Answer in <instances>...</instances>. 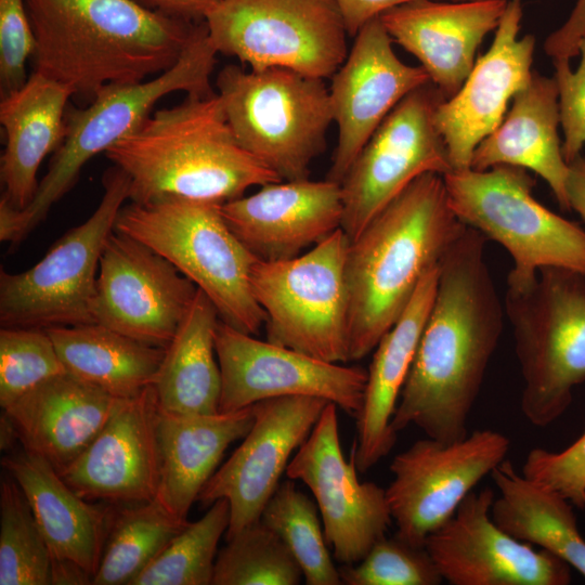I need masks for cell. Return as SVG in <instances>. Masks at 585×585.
Here are the masks:
<instances>
[{"label":"cell","instance_id":"1","mask_svg":"<svg viewBox=\"0 0 585 585\" xmlns=\"http://www.w3.org/2000/svg\"><path fill=\"white\" fill-rule=\"evenodd\" d=\"M486 237L467 226L439 264L431 310L392 418L442 442L468 419L504 329L505 309L485 259Z\"/></svg>","mask_w":585,"mask_h":585},{"label":"cell","instance_id":"2","mask_svg":"<svg viewBox=\"0 0 585 585\" xmlns=\"http://www.w3.org/2000/svg\"><path fill=\"white\" fill-rule=\"evenodd\" d=\"M25 3L36 37L34 72L89 102L106 86L141 82L171 68L199 25L134 0Z\"/></svg>","mask_w":585,"mask_h":585},{"label":"cell","instance_id":"3","mask_svg":"<svg viewBox=\"0 0 585 585\" xmlns=\"http://www.w3.org/2000/svg\"><path fill=\"white\" fill-rule=\"evenodd\" d=\"M466 227L450 207L443 176L428 172L350 240L344 264L350 361L374 351L424 275Z\"/></svg>","mask_w":585,"mask_h":585},{"label":"cell","instance_id":"4","mask_svg":"<svg viewBox=\"0 0 585 585\" xmlns=\"http://www.w3.org/2000/svg\"><path fill=\"white\" fill-rule=\"evenodd\" d=\"M129 178V199L182 197L220 204L282 181L237 142L217 92L186 94L105 152Z\"/></svg>","mask_w":585,"mask_h":585},{"label":"cell","instance_id":"5","mask_svg":"<svg viewBox=\"0 0 585 585\" xmlns=\"http://www.w3.org/2000/svg\"><path fill=\"white\" fill-rule=\"evenodd\" d=\"M115 231L170 261L206 294L222 322L250 335L265 323L250 285L259 259L230 229L220 203L182 197L131 202L120 209Z\"/></svg>","mask_w":585,"mask_h":585},{"label":"cell","instance_id":"6","mask_svg":"<svg viewBox=\"0 0 585 585\" xmlns=\"http://www.w3.org/2000/svg\"><path fill=\"white\" fill-rule=\"evenodd\" d=\"M504 309L523 379L521 412L547 427L585 382V274L542 268L531 283L507 285Z\"/></svg>","mask_w":585,"mask_h":585},{"label":"cell","instance_id":"7","mask_svg":"<svg viewBox=\"0 0 585 585\" xmlns=\"http://www.w3.org/2000/svg\"><path fill=\"white\" fill-rule=\"evenodd\" d=\"M205 21L199 23L179 61L150 80L109 84L88 106L66 110V132L31 203L14 209L12 230L18 244L76 183L82 167L95 155L134 132L152 114L155 104L177 91L186 94L213 92L210 76L217 63Z\"/></svg>","mask_w":585,"mask_h":585},{"label":"cell","instance_id":"8","mask_svg":"<svg viewBox=\"0 0 585 585\" xmlns=\"http://www.w3.org/2000/svg\"><path fill=\"white\" fill-rule=\"evenodd\" d=\"M325 79L285 67L245 70L234 64L216 87L239 145L281 180L307 179L326 148L334 121Z\"/></svg>","mask_w":585,"mask_h":585},{"label":"cell","instance_id":"9","mask_svg":"<svg viewBox=\"0 0 585 585\" xmlns=\"http://www.w3.org/2000/svg\"><path fill=\"white\" fill-rule=\"evenodd\" d=\"M443 180L456 217L511 256L508 285H526L546 266L585 274V231L534 198L535 180L526 169L469 168L451 171Z\"/></svg>","mask_w":585,"mask_h":585},{"label":"cell","instance_id":"10","mask_svg":"<svg viewBox=\"0 0 585 585\" xmlns=\"http://www.w3.org/2000/svg\"><path fill=\"white\" fill-rule=\"evenodd\" d=\"M338 229L295 258L258 260L252 294L265 314L266 340L330 363L349 359V246Z\"/></svg>","mask_w":585,"mask_h":585},{"label":"cell","instance_id":"11","mask_svg":"<svg viewBox=\"0 0 585 585\" xmlns=\"http://www.w3.org/2000/svg\"><path fill=\"white\" fill-rule=\"evenodd\" d=\"M103 196L92 214L57 239L35 265L0 272L1 327L47 329L94 323L100 258L115 230L129 178L118 167L102 177Z\"/></svg>","mask_w":585,"mask_h":585},{"label":"cell","instance_id":"12","mask_svg":"<svg viewBox=\"0 0 585 585\" xmlns=\"http://www.w3.org/2000/svg\"><path fill=\"white\" fill-rule=\"evenodd\" d=\"M205 23L217 53L253 70L285 67L326 79L348 55L335 0H218Z\"/></svg>","mask_w":585,"mask_h":585},{"label":"cell","instance_id":"13","mask_svg":"<svg viewBox=\"0 0 585 585\" xmlns=\"http://www.w3.org/2000/svg\"><path fill=\"white\" fill-rule=\"evenodd\" d=\"M445 100L428 83L408 93L388 114L340 182L341 230L349 240L418 177L444 176L452 166L434 113Z\"/></svg>","mask_w":585,"mask_h":585},{"label":"cell","instance_id":"14","mask_svg":"<svg viewBox=\"0 0 585 585\" xmlns=\"http://www.w3.org/2000/svg\"><path fill=\"white\" fill-rule=\"evenodd\" d=\"M509 448L504 433L481 429L453 442L427 437L396 454L389 467L393 479L386 489L395 535L425 547L427 536L491 474Z\"/></svg>","mask_w":585,"mask_h":585},{"label":"cell","instance_id":"15","mask_svg":"<svg viewBox=\"0 0 585 585\" xmlns=\"http://www.w3.org/2000/svg\"><path fill=\"white\" fill-rule=\"evenodd\" d=\"M253 336L221 320L217 325L220 413L272 398L306 395L325 399L356 417L364 400L367 370L326 362Z\"/></svg>","mask_w":585,"mask_h":585},{"label":"cell","instance_id":"16","mask_svg":"<svg viewBox=\"0 0 585 585\" xmlns=\"http://www.w3.org/2000/svg\"><path fill=\"white\" fill-rule=\"evenodd\" d=\"M337 405L328 402L307 440L291 457L286 476L303 482L314 496L328 546L341 564L361 561L387 536L392 517L386 489L360 482L355 444L341 451Z\"/></svg>","mask_w":585,"mask_h":585},{"label":"cell","instance_id":"17","mask_svg":"<svg viewBox=\"0 0 585 585\" xmlns=\"http://www.w3.org/2000/svg\"><path fill=\"white\" fill-rule=\"evenodd\" d=\"M198 287L145 244L114 230L100 258L94 323L166 348Z\"/></svg>","mask_w":585,"mask_h":585},{"label":"cell","instance_id":"18","mask_svg":"<svg viewBox=\"0 0 585 585\" xmlns=\"http://www.w3.org/2000/svg\"><path fill=\"white\" fill-rule=\"evenodd\" d=\"M329 401L306 395L263 400L253 404L255 420L231 457L214 471L197 502L210 506L220 498L230 505L226 540L258 521Z\"/></svg>","mask_w":585,"mask_h":585},{"label":"cell","instance_id":"19","mask_svg":"<svg viewBox=\"0 0 585 585\" xmlns=\"http://www.w3.org/2000/svg\"><path fill=\"white\" fill-rule=\"evenodd\" d=\"M490 487L471 491L432 531L425 548L451 585H567L571 567L503 531L491 517Z\"/></svg>","mask_w":585,"mask_h":585},{"label":"cell","instance_id":"20","mask_svg":"<svg viewBox=\"0 0 585 585\" xmlns=\"http://www.w3.org/2000/svg\"><path fill=\"white\" fill-rule=\"evenodd\" d=\"M380 17L354 37L344 62L332 77L329 98L338 143L326 179L340 184L349 168L388 114L415 89L427 72L402 62Z\"/></svg>","mask_w":585,"mask_h":585},{"label":"cell","instance_id":"21","mask_svg":"<svg viewBox=\"0 0 585 585\" xmlns=\"http://www.w3.org/2000/svg\"><path fill=\"white\" fill-rule=\"evenodd\" d=\"M521 0H508L489 50L480 56L460 89L434 113L452 171L471 167L478 144L503 121L508 104L532 77L535 37H519Z\"/></svg>","mask_w":585,"mask_h":585},{"label":"cell","instance_id":"22","mask_svg":"<svg viewBox=\"0 0 585 585\" xmlns=\"http://www.w3.org/2000/svg\"><path fill=\"white\" fill-rule=\"evenodd\" d=\"M159 418L152 385L127 399L60 476L88 500L133 505L154 499L160 481Z\"/></svg>","mask_w":585,"mask_h":585},{"label":"cell","instance_id":"23","mask_svg":"<svg viewBox=\"0 0 585 585\" xmlns=\"http://www.w3.org/2000/svg\"><path fill=\"white\" fill-rule=\"evenodd\" d=\"M259 187L221 204L230 229L259 260L295 258L341 229L339 183L307 178Z\"/></svg>","mask_w":585,"mask_h":585},{"label":"cell","instance_id":"24","mask_svg":"<svg viewBox=\"0 0 585 585\" xmlns=\"http://www.w3.org/2000/svg\"><path fill=\"white\" fill-rule=\"evenodd\" d=\"M507 2L414 0L379 17L393 42L419 61L446 100L470 74L478 48L497 28Z\"/></svg>","mask_w":585,"mask_h":585},{"label":"cell","instance_id":"25","mask_svg":"<svg viewBox=\"0 0 585 585\" xmlns=\"http://www.w3.org/2000/svg\"><path fill=\"white\" fill-rule=\"evenodd\" d=\"M126 400L65 373L22 395L3 414L22 447L60 472L88 447Z\"/></svg>","mask_w":585,"mask_h":585},{"label":"cell","instance_id":"26","mask_svg":"<svg viewBox=\"0 0 585 585\" xmlns=\"http://www.w3.org/2000/svg\"><path fill=\"white\" fill-rule=\"evenodd\" d=\"M439 264L424 275L402 315L374 349L363 404L355 417V463L361 472L395 444L398 433L391 422L433 303Z\"/></svg>","mask_w":585,"mask_h":585},{"label":"cell","instance_id":"27","mask_svg":"<svg viewBox=\"0 0 585 585\" xmlns=\"http://www.w3.org/2000/svg\"><path fill=\"white\" fill-rule=\"evenodd\" d=\"M1 465L25 494L52 558L75 562L94 578L115 509L89 503L48 460L23 447Z\"/></svg>","mask_w":585,"mask_h":585},{"label":"cell","instance_id":"28","mask_svg":"<svg viewBox=\"0 0 585 585\" xmlns=\"http://www.w3.org/2000/svg\"><path fill=\"white\" fill-rule=\"evenodd\" d=\"M559 125L556 80L533 72L499 126L476 147L470 168L482 171L509 165L531 170L547 182L560 208L569 210V164L562 154Z\"/></svg>","mask_w":585,"mask_h":585},{"label":"cell","instance_id":"29","mask_svg":"<svg viewBox=\"0 0 585 585\" xmlns=\"http://www.w3.org/2000/svg\"><path fill=\"white\" fill-rule=\"evenodd\" d=\"M72 96L68 87L34 72L20 89L1 98L0 122L5 135L2 196L16 209L31 203L41 162L65 138L66 105Z\"/></svg>","mask_w":585,"mask_h":585},{"label":"cell","instance_id":"30","mask_svg":"<svg viewBox=\"0 0 585 585\" xmlns=\"http://www.w3.org/2000/svg\"><path fill=\"white\" fill-rule=\"evenodd\" d=\"M253 420V405L208 415L160 411V481L156 498L171 514L187 520L193 503L217 470L225 450L247 434Z\"/></svg>","mask_w":585,"mask_h":585},{"label":"cell","instance_id":"31","mask_svg":"<svg viewBox=\"0 0 585 585\" xmlns=\"http://www.w3.org/2000/svg\"><path fill=\"white\" fill-rule=\"evenodd\" d=\"M219 321L216 307L198 288L179 329L165 348L153 385L162 413H219L221 372L214 344Z\"/></svg>","mask_w":585,"mask_h":585},{"label":"cell","instance_id":"32","mask_svg":"<svg viewBox=\"0 0 585 585\" xmlns=\"http://www.w3.org/2000/svg\"><path fill=\"white\" fill-rule=\"evenodd\" d=\"M490 476L499 492L491 507L493 521L514 538L564 560L585 577V540L577 526L574 505L519 473L507 458Z\"/></svg>","mask_w":585,"mask_h":585},{"label":"cell","instance_id":"33","mask_svg":"<svg viewBox=\"0 0 585 585\" xmlns=\"http://www.w3.org/2000/svg\"><path fill=\"white\" fill-rule=\"evenodd\" d=\"M46 330L67 373L120 399L154 385L165 353L98 323Z\"/></svg>","mask_w":585,"mask_h":585},{"label":"cell","instance_id":"34","mask_svg":"<svg viewBox=\"0 0 585 585\" xmlns=\"http://www.w3.org/2000/svg\"><path fill=\"white\" fill-rule=\"evenodd\" d=\"M187 523L156 497L115 510L92 585H131Z\"/></svg>","mask_w":585,"mask_h":585},{"label":"cell","instance_id":"35","mask_svg":"<svg viewBox=\"0 0 585 585\" xmlns=\"http://www.w3.org/2000/svg\"><path fill=\"white\" fill-rule=\"evenodd\" d=\"M318 514L316 503L289 479L278 484L260 520L286 544L308 585H339Z\"/></svg>","mask_w":585,"mask_h":585},{"label":"cell","instance_id":"36","mask_svg":"<svg viewBox=\"0 0 585 585\" xmlns=\"http://www.w3.org/2000/svg\"><path fill=\"white\" fill-rule=\"evenodd\" d=\"M229 523V502L220 498L188 522L131 585H212L218 544Z\"/></svg>","mask_w":585,"mask_h":585},{"label":"cell","instance_id":"37","mask_svg":"<svg viewBox=\"0 0 585 585\" xmlns=\"http://www.w3.org/2000/svg\"><path fill=\"white\" fill-rule=\"evenodd\" d=\"M0 585H52V554L18 483H0Z\"/></svg>","mask_w":585,"mask_h":585},{"label":"cell","instance_id":"38","mask_svg":"<svg viewBox=\"0 0 585 585\" xmlns=\"http://www.w3.org/2000/svg\"><path fill=\"white\" fill-rule=\"evenodd\" d=\"M212 585H297L302 571L283 540L260 519L226 540Z\"/></svg>","mask_w":585,"mask_h":585},{"label":"cell","instance_id":"39","mask_svg":"<svg viewBox=\"0 0 585 585\" xmlns=\"http://www.w3.org/2000/svg\"><path fill=\"white\" fill-rule=\"evenodd\" d=\"M67 373L46 329L1 327L0 406L2 410L46 380Z\"/></svg>","mask_w":585,"mask_h":585},{"label":"cell","instance_id":"40","mask_svg":"<svg viewBox=\"0 0 585 585\" xmlns=\"http://www.w3.org/2000/svg\"><path fill=\"white\" fill-rule=\"evenodd\" d=\"M346 585H438L443 578L425 547L385 536L358 563L338 568Z\"/></svg>","mask_w":585,"mask_h":585},{"label":"cell","instance_id":"41","mask_svg":"<svg viewBox=\"0 0 585 585\" xmlns=\"http://www.w3.org/2000/svg\"><path fill=\"white\" fill-rule=\"evenodd\" d=\"M521 472L585 509V432L560 452L532 448Z\"/></svg>","mask_w":585,"mask_h":585},{"label":"cell","instance_id":"42","mask_svg":"<svg viewBox=\"0 0 585 585\" xmlns=\"http://www.w3.org/2000/svg\"><path fill=\"white\" fill-rule=\"evenodd\" d=\"M35 50L36 37L25 0H0L1 98L27 81L26 63Z\"/></svg>","mask_w":585,"mask_h":585},{"label":"cell","instance_id":"43","mask_svg":"<svg viewBox=\"0 0 585 585\" xmlns=\"http://www.w3.org/2000/svg\"><path fill=\"white\" fill-rule=\"evenodd\" d=\"M580 64L571 70L569 60H552L558 88L559 118L564 139L562 154L570 164L585 144V38L580 43Z\"/></svg>","mask_w":585,"mask_h":585},{"label":"cell","instance_id":"44","mask_svg":"<svg viewBox=\"0 0 585 585\" xmlns=\"http://www.w3.org/2000/svg\"><path fill=\"white\" fill-rule=\"evenodd\" d=\"M585 38V0H576L566 23L552 31L544 42V51L552 60H571L578 55Z\"/></svg>","mask_w":585,"mask_h":585},{"label":"cell","instance_id":"45","mask_svg":"<svg viewBox=\"0 0 585 585\" xmlns=\"http://www.w3.org/2000/svg\"><path fill=\"white\" fill-rule=\"evenodd\" d=\"M410 1L414 0H335L347 32L353 38L369 21Z\"/></svg>","mask_w":585,"mask_h":585},{"label":"cell","instance_id":"46","mask_svg":"<svg viewBox=\"0 0 585 585\" xmlns=\"http://www.w3.org/2000/svg\"><path fill=\"white\" fill-rule=\"evenodd\" d=\"M143 8L190 23H200L218 0H134Z\"/></svg>","mask_w":585,"mask_h":585},{"label":"cell","instance_id":"47","mask_svg":"<svg viewBox=\"0 0 585 585\" xmlns=\"http://www.w3.org/2000/svg\"><path fill=\"white\" fill-rule=\"evenodd\" d=\"M566 194L569 210L576 211L585 221V157L582 155L569 164Z\"/></svg>","mask_w":585,"mask_h":585},{"label":"cell","instance_id":"48","mask_svg":"<svg viewBox=\"0 0 585 585\" xmlns=\"http://www.w3.org/2000/svg\"><path fill=\"white\" fill-rule=\"evenodd\" d=\"M90 585L93 576L79 564L52 558V585Z\"/></svg>","mask_w":585,"mask_h":585},{"label":"cell","instance_id":"49","mask_svg":"<svg viewBox=\"0 0 585 585\" xmlns=\"http://www.w3.org/2000/svg\"><path fill=\"white\" fill-rule=\"evenodd\" d=\"M451 1H454V2H464V1H477V0H451Z\"/></svg>","mask_w":585,"mask_h":585}]
</instances>
